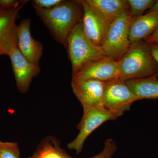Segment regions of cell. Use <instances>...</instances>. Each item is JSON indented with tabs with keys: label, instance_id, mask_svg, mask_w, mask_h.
Segmentation results:
<instances>
[{
	"label": "cell",
	"instance_id": "cell-12",
	"mask_svg": "<svg viewBox=\"0 0 158 158\" xmlns=\"http://www.w3.org/2000/svg\"><path fill=\"white\" fill-rule=\"evenodd\" d=\"M28 2L25 1L13 10H3L0 12V49L6 55L13 46L17 44L18 26L15 25V20L19 16L20 9Z\"/></svg>",
	"mask_w": 158,
	"mask_h": 158
},
{
	"label": "cell",
	"instance_id": "cell-4",
	"mask_svg": "<svg viewBox=\"0 0 158 158\" xmlns=\"http://www.w3.org/2000/svg\"><path fill=\"white\" fill-rule=\"evenodd\" d=\"M131 16L129 8L124 10L110 27L101 46L106 56L118 62L127 52L131 42L129 30Z\"/></svg>",
	"mask_w": 158,
	"mask_h": 158
},
{
	"label": "cell",
	"instance_id": "cell-21",
	"mask_svg": "<svg viewBox=\"0 0 158 158\" xmlns=\"http://www.w3.org/2000/svg\"><path fill=\"white\" fill-rule=\"evenodd\" d=\"M25 1H15V0H0V8L9 9V10H13L19 7Z\"/></svg>",
	"mask_w": 158,
	"mask_h": 158
},
{
	"label": "cell",
	"instance_id": "cell-26",
	"mask_svg": "<svg viewBox=\"0 0 158 158\" xmlns=\"http://www.w3.org/2000/svg\"><path fill=\"white\" fill-rule=\"evenodd\" d=\"M29 158H36V156L34 155L32 156L29 157Z\"/></svg>",
	"mask_w": 158,
	"mask_h": 158
},
{
	"label": "cell",
	"instance_id": "cell-17",
	"mask_svg": "<svg viewBox=\"0 0 158 158\" xmlns=\"http://www.w3.org/2000/svg\"><path fill=\"white\" fill-rule=\"evenodd\" d=\"M131 17L143 15L144 11L149 9L155 3L154 0H127Z\"/></svg>",
	"mask_w": 158,
	"mask_h": 158
},
{
	"label": "cell",
	"instance_id": "cell-8",
	"mask_svg": "<svg viewBox=\"0 0 158 158\" xmlns=\"http://www.w3.org/2000/svg\"><path fill=\"white\" fill-rule=\"evenodd\" d=\"M11 59L18 90L23 94L28 91L33 78L40 73L39 65L28 61L18 48L17 44L7 52Z\"/></svg>",
	"mask_w": 158,
	"mask_h": 158
},
{
	"label": "cell",
	"instance_id": "cell-7",
	"mask_svg": "<svg viewBox=\"0 0 158 158\" xmlns=\"http://www.w3.org/2000/svg\"><path fill=\"white\" fill-rule=\"evenodd\" d=\"M121 77L118 62L106 56L86 63L72 75V79H92L106 82L121 79Z\"/></svg>",
	"mask_w": 158,
	"mask_h": 158
},
{
	"label": "cell",
	"instance_id": "cell-15",
	"mask_svg": "<svg viewBox=\"0 0 158 158\" xmlns=\"http://www.w3.org/2000/svg\"><path fill=\"white\" fill-rule=\"evenodd\" d=\"M125 82L138 98V100L144 99H158L157 77L131 79Z\"/></svg>",
	"mask_w": 158,
	"mask_h": 158
},
{
	"label": "cell",
	"instance_id": "cell-27",
	"mask_svg": "<svg viewBox=\"0 0 158 158\" xmlns=\"http://www.w3.org/2000/svg\"><path fill=\"white\" fill-rule=\"evenodd\" d=\"M3 9H1V8H0V12H1V11H2Z\"/></svg>",
	"mask_w": 158,
	"mask_h": 158
},
{
	"label": "cell",
	"instance_id": "cell-10",
	"mask_svg": "<svg viewBox=\"0 0 158 158\" xmlns=\"http://www.w3.org/2000/svg\"><path fill=\"white\" fill-rule=\"evenodd\" d=\"M83 8L81 21L83 31L87 37L101 47L110 24L86 0H81Z\"/></svg>",
	"mask_w": 158,
	"mask_h": 158
},
{
	"label": "cell",
	"instance_id": "cell-16",
	"mask_svg": "<svg viewBox=\"0 0 158 158\" xmlns=\"http://www.w3.org/2000/svg\"><path fill=\"white\" fill-rule=\"evenodd\" d=\"M34 155L36 158H73L60 146L55 136H48L38 144Z\"/></svg>",
	"mask_w": 158,
	"mask_h": 158
},
{
	"label": "cell",
	"instance_id": "cell-22",
	"mask_svg": "<svg viewBox=\"0 0 158 158\" xmlns=\"http://www.w3.org/2000/svg\"><path fill=\"white\" fill-rule=\"evenodd\" d=\"M144 40L149 44H158V27L150 36L144 39Z\"/></svg>",
	"mask_w": 158,
	"mask_h": 158
},
{
	"label": "cell",
	"instance_id": "cell-2",
	"mask_svg": "<svg viewBox=\"0 0 158 158\" xmlns=\"http://www.w3.org/2000/svg\"><path fill=\"white\" fill-rule=\"evenodd\" d=\"M121 80L149 77H158V64L153 56L149 44L144 40L133 43L118 61Z\"/></svg>",
	"mask_w": 158,
	"mask_h": 158
},
{
	"label": "cell",
	"instance_id": "cell-9",
	"mask_svg": "<svg viewBox=\"0 0 158 158\" xmlns=\"http://www.w3.org/2000/svg\"><path fill=\"white\" fill-rule=\"evenodd\" d=\"M71 85L83 110L103 105L105 82L92 79H72Z\"/></svg>",
	"mask_w": 158,
	"mask_h": 158
},
{
	"label": "cell",
	"instance_id": "cell-1",
	"mask_svg": "<svg viewBox=\"0 0 158 158\" xmlns=\"http://www.w3.org/2000/svg\"><path fill=\"white\" fill-rule=\"evenodd\" d=\"M33 7L55 40L67 48L69 35L83 16V8L81 0L63 1L49 9Z\"/></svg>",
	"mask_w": 158,
	"mask_h": 158
},
{
	"label": "cell",
	"instance_id": "cell-19",
	"mask_svg": "<svg viewBox=\"0 0 158 158\" xmlns=\"http://www.w3.org/2000/svg\"><path fill=\"white\" fill-rule=\"evenodd\" d=\"M117 150L116 143L111 138L106 139L104 143V147L98 154L90 158H112Z\"/></svg>",
	"mask_w": 158,
	"mask_h": 158
},
{
	"label": "cell",
	"instance_id": "cell-5",
	"mask_svg": "<svg viewBox=\"0 0 158 158\" xmlns=\"http://www.w3.org/2000/svg\"><path fill=\"white\" fill-rule=\"evenodd\" d=\"M118 117L116 113L104 106L84 110L81 119L77 125L79 131L76 138L67 144V148L75 151L77 154L81 152L87 138L94 130L108 120H114Z\"/></svg>",
	"mask_w": 158,
	"mask_h": 158
},
{
	"label": "cell",
	"instance_id": "cell-11",
	"mask_svg": "<svg viewBox=\"0 0 158 158\" xmlns=\"http://www.w3.org/2000/svg\"><path fill=\"white\" fill-rule=\"evenodd\" d=\"M31 20L24 19L18 26L17 46L20 52L28 61L39 65L43 52L42 44L32 37L31 33Z\"/></svg>",
	"mask_w": 158,
	"mask_h": 158
},
{
	"label": "cell",
	"instance_id": "cell-18",
	"mask_svg": "<svg viewBox=\"0 0 158 158\" xmlns=\"http://www.w3.org/2000/svg\"><path fill=\"white\" fill-rule=\"evenodd\" d=\"M19 156L17 142L0 141V158H19Z\"/></svg>",
	"mask_w": 158,
	"mask_h": 158
},
{
	"label": "cell",
	"instance_id": "cell-3",
	"mask_svg": "<svg viewBox=\"0 0 158 158\" xmlns=\"http://www.w3.org/2000/svg\"><path fill=\"white\" fill-rule=\"evenodd\" d=\"M67 48L71 63L72 75L86 63L106 57L102 47L94 44L85 35L81 20L69 35Z\"/></svg>",
	"mask_w": 158,
	"mask_h": 158
},
{
	"label": "cell",
	"instance_id": "cell-23",
	"mask_svg": "<svg viewBox=\"0 0 158 158\" xmlns=\"http://www.w3.org/2000/svg\"><path fill=\"white\" fill-rule=\"evenodd\" d=\"M151 49L154 57L156 61L158 64V44H149Z\"/></svg>",
	"mask_w": 158,
	"mask_h": 158
},
{
	"label": "cell",
	"instance_id": "cell-13",
	"mask_svg": "<svg viewBox=\"0 0 158 158\" xmlns=\"http://www.w3.org/2000/svg\"><path fill=\"white\" fill-rule=\"evenodd\" d=\"M158 27V11L147 12L144 15L131 17L129 30L131 44L144 40Z\"/></svg>",
	"mask_w": 158,
	"mask_h": 158
},
{
	"label": "cell",
	"instance_id": "cell-6",
	"mask_svg": "<svg viewBox=\"0 0 158 158\" xmlns=\"http://www.w3.org/2000/svg\"><path fill=\"white\" fill-rule=\"evenodd\" d=\"M138 98L128 86L126 82L120 79L105 82L103 104L119 116L131 109Z\"/></svg>",
	"mask_w": 158,
	"mask_h": 158
},
{
	"label": "cell",
	"instance_id": "cell-25",
	"mask_svg": "<svg viewBox=\"0 0 158 158\" xmlns=\"http://www.w3.org/2000/svg\"><path fill=\"white\" fill-rule=\"evenodd\" d=\"M2 54H5V53H4V52H3V51L0 49V55H2Z\"/></svg>",
	"mask_w": 158,
	"mask_h": 158
},
{
	"label": "cell",
	"instance_id": "cell-14",
	"mask_svg": "<svg viewBox=\"0 0 158 158\" xmlns=\"http://www.w3.org/2000/svg\"><path fill=\"white\" fill-rule=\"evenodd\" d=\"M111 24L125 9L129 8L127 0H86Z\"/></svg>",
	"mask_w": 158,
	"mask_h": 158
},
{
	"label": "cell",
	"instance_id": "cell-24",
	"mask_svg": "<svg viewBox=\"0 0 158 158\" xmlns=\"http://www.w3.org/2000/svg\"><path fill=\"white\" fill-rule=\"evenodd\" d=\"M158 11V1H156V2L152 7L147 11V12H152V11Z\"/></svg>",
	"mask_w": 158,
	"mask_h": 158
},
{
	"label": "cell",
	"instance_id": "cell-20",
	"mask_svg": "<svg viewBox=\"0 0 158 158\" xmlns=\"http://www.w3.org/2000/svg\"><path fill=\"white\" fill-rule=\"evenodd\" d=\"M62 0H34L33 6L43 9H49L62 2Z\"/></svg>",
	"mask_w": 158,
	"mask_h": 158
}]
</instances>
